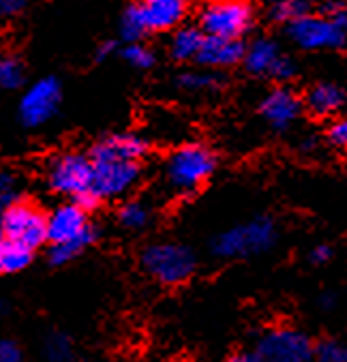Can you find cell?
<instances>
[{
    "mask_svg": "<svg viewBox=\"0 0 347 362\" xmlns=\"http://www.w3.org/2000/svg\"><path fill=\"white\" fill-rule=\"evenodd\" d=\"M317 305H319L322 311H330V309H334V305H336V296H334L332 292H326V294L319 296Z\"/></svg>",
    "mask_w": 347,
    "mask_h": 362,
    "instance_id": "cell-35",
    "label": "cell"
},
{
    "mask_svg": "<svg viewBox=\"0 0 347 362\" xmlns=\"http://www.w3.org/2000/svg\"><path fill=\"white\" fill-rule=\"evenodd\" d=\"M302 105L300 99L290 90H274L261 103V114L274 129H286L298 114Z\"/></svg>",
    "mask_w": 347,
    "mask_h": 362,
    "instance_id": "cell-15",
    "label": "cell"
},
{
    "mask_svg": "<svg viewBox=\"0 0 347 362\" xmlns=\"http://www.w3.org/2000/svg\"><path fill=\"white\" fill-rule=\"evenodd\" d=\"M328 139H330L332 146H336V148H347V118L336 120L328 129Z\"/></svg>",
    "mask_w": 347,
    "mask_h": 362,
    "instance_id": "cell-31",
    "label": "cell"
},
{
    "mask_svg": "<svg viewBox=\"0 0 347 362\" xmlns=\"http://www.w3.org/2000/svg\"><path fill=\"white\" fill-rule=\"evenodd\" d=\"M307 0H281L279 5H276L272 18L279 20V22H294L302 16H307Z\"/></svg>",
    "mask_w": 347,
    "mask_h": 362,
    "instance_id": "cell-28",
    "label": "cell"
},
{
    "mask_svg": "<svg viewBox=\"0 0 347 362\" xmlns=\"http://www.w3.org/2000/svg\"><path fill=\"white\" fill-rule=\"evenodd\" d=\"M245 49L247 47L240 39H223V37L206 35L195 60L206 66H232L245 58Z\"/></svg>",
    "mask_w": 347,
    "mask_h": 362,
    "instance_id": "cell-14",
    "label": "cell"
},
{
    "mask_svg": "<svg viewBox=\"0 0 347 362\" xmlns=\"http://www.w3.org/2000/svg\"><path fill=\"white\" fill-rule=\"evenodd\" d=\"M93 189L101 202L120 199L129 195L142 180L144 161H131L93 151Z\"/></svg>",
    "mask_w": 347,
    "mask_h": 362,
    "instance_id": "cell-4",
    "label": "cell"
},
{
    "mask_svg": "<svg viewBox=\"0 0 347 362\" xmlns=\"http://www.w3.org/2000/svg\"><path fill=\"white\" fill-rule=\"evenodd\" d=\"M225 362H264V358L255 349H238Z\"/></svg>",
    "mask_w": 347,
    "mask_h": 362,
    "instance_id": "cell-33",
    "label": "cell"
},
{
    "mask_svg": "<svg viewBox=\"0 0 347 362\" xmlns=\"http://www.w3.org/2000/svg\"><path fill=\"white\" fill-rule=\"evenodd\" d=\"M41 360L43 362H78V345L73 337L64 330H49L41 339Z\"/></svg>",
    "mask_w": 347,
    "mask_h": 362,
    "instance_id": "cell-16",
    "label": "cell"
},
{
    "mask_svg": "<svg viewBox=\"0 0 347 362\" xmlns=\"http://www.w3.org/2000/svg\"><path fill=\"white\" fill-rule=\"evenodd\" d=\"M343 103H345V93L332 84H319L311 93H307V110L317 118L334 114Z\"/></svg>",
    "mask_w": 347,
    "mask_h": 362,
    "instance_id": "cell-17",
    "label": "cell"
},
{
    "mask_svg": "<svg viewBox=\"0 0 347 362\" xmlns=\"http://www.w3.org/2000/svg\"><path fill=\"white\" fill-rule=\"evenodd\" d=\"M187 3H193V0H187Z\"/></svg>",
    "mask_w": 347,
    "mask_h": 362,
    "instance_id": "cell-38",
    "label": "cell"
},
{
    "mask_svg": "<svg viewBox=\"0 0 347 362\" xmlns=\"http://www.w3.org/2000/svg\"><path fill=\"white\" fill-rule=\"evenodd\" d=\"M332 257V249L330 247H326V245H319V247H315L311 253H309V259H311V264H326L328 259Z\"/></svg>",
    "mask_w": 347,
    "mask_h": 362,
    "instance_id": "cell-34",
    "label": "cell"
},
{
    "mask_svg": "<svg viewBox=\"0 0 347 362\" xmlns=\"http://www.w3.org/2000/svg\"><path fill=\"white\" fill-rule=\"evenodd\" d=\"M142 270L163 287H178L191 281L197 270V257L191 247L180 243H155L140 255Z\"/></svg>",
    "mask_w": 347,
    "mask_h": 362,
    "instance_id": "cell-3",
    "label": "cell"
},
{
    "mask_svg": "<svg viewBox=\"0 0 347 362\" xmlns=\"http://www.w3.org/2000/svg\"><path fill=\"white\" fill-rule=\"evenodd\" d=\"M30 0H0V24L13 22L28 9Z\"/></svg>",
    "mask_w": 347,
    "mask_h": 362,
    "instance_id": "cell-29",
    "label": "cell"
},
{
    "mask_svg": "<svg viewBox=\"0 0 347 362\" xmlns=\"http://www.w3.org/2000/svg\"><path fill=\"white\" fill-rule=\"evenodd\" d=\"M204 33L201 28H195V26H187V28H178L172 37V43H170V56L174 60H195L199 49H201V43H204Z\"/></svg>",
    "mask_w": 347,
    "mask_h": 362,
    "instance_id": "cell-20",
    "label": "cell"
},
{
    "mask_svg": "<svg viewBox=\"0 0 347 362\" xmlns=\"http://www.w3.org/2000/svg\"><path fill=\"white\" fill-rule=\"evenodd\" d=\"M120 49L116 45V41H105V43H99L97 49H95V60L97 62H103V60H110L112 56H116Z\"/></svg>",
    "mask_w": 347,
    "mask_h": 362,
    "instance_id": "cell-32",
    "label": "cell"
},
{
    "mask_svg": "<svg viewBox=\"0 0 347 362\" xmlns=\"http://www.w3.org/2000/svg\"><path fill=\"white\" fill-rule=\"evenodd\" d=\"M62 86L54 76L33 82L20 97L18 116L20 122L28 129H39L47 124L60 110Z\"/></svg>",
    "mask_w": 347,
    "mask_h": 362,
    "instance_id": "cell-10",
    "label": "cell"
},
{
    "mask_svg": "<svg viewBox=\"0 0 347 362\" xmlns=\"http://www.w3.org/2000/svg\"><path fill=\"white\" fill-rule=\"evenodd\" d=\"M281 54L279 49H276L274 43L270 41H255L249 49H245V66L247 71H251V74H272L274 64L279 62Z\"/></svg>",
    "mask_w": 347,
    "mask_h": 362,
    "instance_id": "cell-19",
    "label": "cell"
},
{
    "mask_svg": "<svg viewBox=\"0 0 347 362\" xmlns=\"http://www.w3.org/2000/svg\"><path fill=\"white\" fill-rule=\"evenodd\" d=\"M274 223L268 216H259L249 223L236 226L223 234H219L211 249L221 259H236V257H249L268 251L274 245Z\"/></svg>",
    "mask_w": 347,
    "mask_h": 362,
    "instance_id": "cell-5",
    "label": "cell"
},
{
    "mask_svg": "<svg viewBox=\"0 0 347 362\" xmlns=\"http://www.w3.org/2000/svg\"><path fill=\"white\" fill-rule=\"evenodd\" d=\"M313 349L309 334L288 326L266 330L255 345L264 362H313Z\"/></svg>",
    "mask_w": 347,
    "mask_h": 362,
    "instance_id": "cell-9",
    "label": "cell"
},
{
    "mask_svg": "<svg viewBox=\"0 0 347 362\" xmlns=\"http://www.w3.org/2000/svg\"><path fill=\"white\" fill-rule=\"evenodd\" d=\"M45 182L52 193L78 202L88 212L101 204L93 189L90 155H84L80 151H66L49 159L45 168Z\"/></svg>",
    "mask_w": 347,
    "mask_h": 362,
    "instance_id": "cell-1",
    "label": "cell"
},
{
    "mask_svg": "<svg viewBox=\"0 0 347 362\" xmlns=\"http://www.w3.org/2000/svg\"><path fill=\"white\" fill-rule=\"evenodd\" d=\"M217 170V155L204 144H184L176 148L165 165L163 180L174 193H193L204 187Z\"/></svg>",
    "mask_w": 347,
    "mask_h": 362,
    "instance_id": "cell-2",
    "label": "cell"
},
{
    "mask_svg": "<svg viewBox=\"0 0 347 362\" xmlns=\"http://www.w3.org/2000/svg\"><path fill=\"white\" fill-rule=\"evenodd\" d=\"M251 24V0H208L199 13V28L208 37L242 39Z\"/></svg>",
    "mask_w": 347,
    "mask_h": 362,
    "instance_id": "cell-7",
    "label": "cell"
},
{
    "mask_svg": "<svg viewBox=\"0 0 347 362\" xmlns=\"http://www.w3.org/2000/svg\"><path fill=\"white\" fill-rule=\"evenodd\" d=\"M3 243H5V234L0 230V249H3ZM0 274H3V268H0Z\"/></svg>",
    "mask_w": 347,
    "mask_h": 362,
    "instance_id": "cell-37",
    "label": "cell"
},
{
    "mask_svg": "<svg viewBox=\"0 0 347 362\" xmlns=\"http://www.w3.org/2000/svg\"><path fill=\"white\" fill-rule=\"evenodd\" d=\"M97 240V228L90 221V212L78 202H64L47 214V243H78L90 249Z\"/></svg>",
    "mask_w": 347,
    "mask_h": 362,
    "instance_id": "cell-8",
    "label": "cell"
},
{
    "mask_svg": "<svg viewBox=\"0 0 347 362\" xmlns=\"http://www.w3.org/2000/svg\"><path fill=\"white\" fill-rule=\"evenodd\" d=\"M290 35L302 47H341L345 45V33L328 18L302 16L290 22Z\"/></svg>",
    "mask_w": 347,
    "mask_h": 362,
    "instance_id": "cell-11",
    "label": "cell"
},
{
    "mask_svg": "<svg viewBox=\"0 0 347 362\" xmlns=\"http://www.w3.org/2000/svg\"><path fill=\"white\" fill-rule=\"evenodd\" d=\"M135 5L148 35L176 28L187 13V0H135Z\"/></svg>",
    "mask_w": 347,
    "mask_h": 362,
    "instance_id": "cell-12",
    "label": "cell"
},
{
    "mask_svg": "<svg viewBox=\"0 0 347 362\" xmlns=\"http://www.w3.org/2000/svg\"><path fill=\"white\" fill-rule=\"evenodd\" d=\"M26 71L18 56L0 52V90H18L24 84Z\"/></svg>",
    "mask_w": 347,
    "mask_h": 362,
    "instance_id": "cell-22",
    "label": "cell"
},
{
    "mask_svg": "<svg viewBox=\"0 0 347 362\" xmlns=\"http://www.w3.org/2000/svg\"><path fill=\"white\" fill-rule=\"evenodd\" d=\"M118 54L122 56V60H124L127 64H131L133 69H142V71L155 66V62H157L155 52H153L148 45H144L142 41L127 43Z\"/></svg>",
    "mask_w": 347,
    "mask_h": 362,
    "instance_id": "cell-24",
    "label": "cell"
},
{
    "mask_svg": "<svg viewBox=\"0 0 347 362\" xmlns=\"http://www.w3.org/2000/svg\"><path fill=\"white\" fill-rule=\"evenodd\" d=\"M118 226L129 232H142L153 221V208L144 199H127L116 212Z\"/></svg>",
    "mask_w": 347,
    "mask_h": 362,
    "instance_id": "cell-18",
    "label": "cell"
},
{
    "mask_svg": "<svg viewBox=\"0 0 347 362\" xmlns=\"http://www.w3.org/2000/svg\"><path fill=\"white\" fill-rule=\"evenodd\" d=\"M146 35H148V30L142 22L140 11H137V5L131 3L122 11V18H120V39L124 43H135V41H142Z\"/></svg>",
    "mask_w": 347,
    "mask_h": 362,
    "instance_id": "cell-23",
    "label": "cell"
},
{
    "mask_svg": "<svg viewBox=\"0 0 347 362\" xmlns=\"http://www.w3.org/2000/svg\"><path fill=\"white\" fill-rule=\"evenodd\" d=\"M93 151L120 157V159H131V161H144L146 155L151 153V144L146 137L137 133H112L99 139Z\"/></svg>",
    "mask_w": 347,
    "mask_h": 362,
    "instance_id": "cell-13",
    "label": "cell"
},
{
    "mask_svg": "<svg viewBox=\"0 0 347 362\" xmlns=\"http://www.w3.org/2000/svg\"><path fill=\"white\" fill-rule=\"evenodd\" d=\"M35 253H37V251H33V249H28V247H24V245L5 240V243H3V249H0V268H3V274H18V272H24V270L33 264Z\"/></svg>",
    "mask_w": 347,
    "mask_h": 362,
    "instance_id": "cell-21",
    "label": "cell"
},
{
    "mask_svg": "<svg viewBox=\"0 0 347 362\" xmlns=\"http://www.w3.org/2000/svg\"><path fill=\"white\" fill-rule=\"evenodd\" d=\"M9 313H11V305H9V300L0 298V320H3V317H7Z\"/></svg>",
    "mask_w": 347,
    "mask_h": 362,
    "instance_id": "cell-36",
    "label": "cell"
},
{
    "mask_svg": "<svg viewBox=\"0 0 347 362\" xmlns=\"http://www.w3.org/2000/svg\"><path fill=\"white\" fill-rule=\"evenodd\" d=\"M0 362H24V349L16 339L0 337Z\"/></svg>",
    "mask_w": 347,
    "mask_h": 362,
    "instance_id": "cell-30",
    "label": "cell"
},
{
    "mask_svg": "<svg viewBox=\"0 0 347 362\" xmlns=\"http://www.w3.org/2000/svg\"><path fill=\"white\" fill-rule=\"evenodd\" d=\"M221 80L213 74H180L178 76V86L184 90H215L219 88Z\"/></svg>",
    "mask_w": 347,
    "mask_h": 362,
    "instance_id": "cell-26",
    "label": "cell"
},
{
    "mask_svg": "<svg viewBox=\"0 0 347 362\" xmlns=\"http://www.w3.org/2000/svg\"><path fill=\"white\" fill-rule=\"evenodd\" d=\"M0 230L5 234V240L37 251L47 243V212L37 204L18 197L0 214Z\"/></svg>",
    "mask_w": 347,
    "mask_h": 362,
    "instance_id": "cell-6",
    "label": "cell"
},
{
    "mask_svg": "<svg viewBox=\"0 0 347 362\" xmlns=\"http://www.w3.org/2000/svg\"><path fill=\"white\" fill-rule=\"evenodd\" d=\"M20 197V180L9 170H0V214Z\"/></svg>",
    "mask_w": 347,
    "mask_h": 362,
    "instance_id": "cell-27",
    "label": "cell"
},
{
    "mask_svg": "<svg viewBox=\"0 0 347 362\" xmlns=\"http://www.w3.org/2000/svg\"><path fill=\"white\" fill-rule=\"evenodd\" d=\"M313 362H347V341L322 339L315 343Z\"/></svg>",
    "mask_w": 347,
    "mask_h": 362,
    "instance_id": "cell-25",
    "label": "cell"
}]
</instances>
